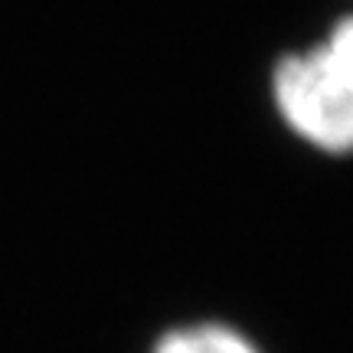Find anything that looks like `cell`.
Masks as SVG:
<instances>
[{
	"label": "cell",
	"mask_w": 353,
	"mask_h": 353,
	"mask_svg": "<svg viewBox=\"0 0 353 353\" xmlns=\"http://www.w3.org/2000/svg\"><path fill=\"white\" fill-rule=\"evenodd\" d=\"M272 108L311 151L353 154V13L324 37L285 52L268 79Z\"/></svg>",
	"instance_id": "cell-1"
},
{
	"label": "cell",
	"mask_w": 353,
	"mask_h": 353,
	"mask_svg": "<svg viewBox=\"0 0 353 353\" xmlns=\"http://www.w3.org/2000/svg\"><path fill=\"white\" fill-rule=\"evenodd\" d=\"M154 353H262V347L229 324L200 321L164 334L154 343Z\"/></svg>",
	"instance_id": "cell-2"
}]
</instances>
